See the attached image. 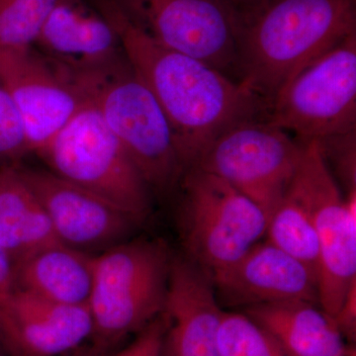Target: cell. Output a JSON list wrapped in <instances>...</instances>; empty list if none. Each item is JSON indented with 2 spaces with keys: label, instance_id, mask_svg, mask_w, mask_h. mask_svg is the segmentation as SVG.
I'll list each match as a JSON object with an SVG mask.
<instances>
[{
  "label": "cell",
  "instance_id": "1",
  "mask_svg": "<svg viewBox=\"0 0 356 356\" xmlns=\"http://www.w3.org/2000/svg\"><path fill=\"white\" fill-rule=\"evenodd\" d=\"M95 4L116 30L128 62L165 113L185 170L227 129L266 116V102L242 81L156 43L131 24L113 0H95Z\"/></svg>",
  "mask_w": 356,
  "mask_h": 356
},
{
  "label": "cell",
  "instance_id": "2",
  "mask_svg": "<svg viewBox=\"0 0 356 356\" xmlns=\"http://www.w3.org/2000/svg\"><path fill=\"white\" fill-rule=\"evenodd\" d=\"M356 33V0H270L241 27L238 77L269 103L304 67Z\"/></svg>",
  "mask_w": 356,
  "mask_h": 356
},
{
  "label": "cell",
  "instance_id": "3",
  "mask_svg": "<svg viewBox=\"0 0 356 356\" xmlns=\"http://www.w3.org/2000/svg\"><path fill=\"white\" fill-rule=\"evenodd\" d=\"M62 69L83 102L97 110L120 140L152 192L163 194L175 188L185 168L172 129L125 54L92 69Z\"/></svg>",
  "mask_w": 356,
  "mask_h": 356
},
{
  "label": "cell",
  "instance_id": "4",
  "mask_svg": "<svg viewBox=\"0 0 356 356\" xmlns=\"http://www.w3.org/2000/svg\"><path fill=\"white\" fill-rule=\"evenodd\" d=\"M172 259L158 238L125 241L93 255L92 348L108 353L163 313Z\"/></svg>",
  "mask_w": 356,
  "mask_h": 356
},
{
  "label": "cell",
  "instance_id": "5",
  "mask_svg": "<svg viewBox=\"0 0 356 356\" xmlns=\"http://www.w3.org/2000/svg\"><path fill=\"white\" fill-rule=\"evenodd\" d=\"M36 154L47 170L113 204L138 222L149 215L153 192L92 105L86 103Z\"/></svg>",
  "mask_w": 356,
  "mask_h": 356
},
{
  "label": "cell",
  "instance_id": "6",
  "mask_svg": "<svg viewBox=\"0 0 356 356\" xmlns=\"http://www.w3.org/2000/svg\"><path fill=\"white\" fill-rule=\"evenodd\" d=\"M178 184L185 257L208 275L235 264L266 236V212L221 178L189 168Z\"/></svg>",
  "mask_w": 356,
  "mask_h": 356
},
{
  "label": "cell",
  "instance_id": "7",
  "mask_svg": "<svg viewBox=\"0 0 356 356\" xmlns=\"http://www.w3.org/2000/svg\"><path fill=\"white\" fill-rule=\"evenodd\" d=\"M266 119L304 144L356 131V33L290 79Z\"/></svg>",
  "mask_w": 356,
  "mask_h": 356
},
{
  "label": "cell",
  "instance_id": "8",
  "mask_svg": "<svg viewBox=\"0 0 356 356\" xmlns=\"http://www.w3.org/2000/svg\"><path fill=\"white\" fill-rule=\"evenodd\" d=\"M291 185L310 213L317 233L318 302L334 318L356 286V191L343 195L318 140L306 143Z\"/></svg>",
  "mask_w": 356,
  "mask_h": 356
},
{
  "label": "cell",
  "instance_id": "9",
  "mask_svg": "<svg viewBox=\"0 0 356 356\" xmlns=\"http://www.w3.org/2000/svg\"><path fill=\"white\" fill-rule=\"evenodd\" d=\"M305 144L264 117L227 129L191 168L216 175L270 216L296 175Z\"/></svg>",
  "mask_w": 356,
  "mask_h": 356
},
{
  "label": "cell",
  "instance_id": "10",
  "mask_svg": "<svg viewBox=\"0 0 356 356\" xmlns=\"http://www.w3.org/2000/svg\"><path fill=\"white\" fill-rule=\"evenodd\" d=\"M126 19L170 50L238 81L241 21L222 0H113Z\"/></svg>",
  "mask_w": 356,
  "mask_h": 356
},
{
  "label": "cell",
  "instance_id": "11",
  "mask_svg": "<svg viewBox=\"0 0 356 356\" xmlns=\"http://www.w3.org/2000/svg\"><path fill=\"white\" fill-rule=\"evenodd\" d=\"M0 81L20 115L31 154L86 104L65 70L33 46L0 48Z\"/></svg>",
  "mask_w": 356,
  "mask_h": 356
},
{
  "label": "cell",
  "instance_id": "12",
  "mask_svg": "<svg viewBox=\"0 0 356 356\" xmlns=\"http://www.w3.org/2000/svg\"><path fill=\"white\" fill-rule=\"evenodd\" d=\"M23 179L43 206L58 242L86 254L125 242L139 224L113 204L47 168L18 163Z\"/></svg>",
  "mask_w": 356,
  "mask_h": 356
},
{
  "label": "cell",
  "instance_id": "13",
  "mask_svg": "<svg viewBox=\"0 0 356 356\" xmlns=\"http://www.w3.org/2000/svg\"><path fill=\"white\" fill-rule=\"evenodd\" d=\"M86 306L55 303L14 289L0 300V343L11 356H58L90 339Z\"/></svg>",
  "mask_w": 356,
  "mask_h": 356
},
{
  "label": "cell",
  "instance_id": "14",
  "mask_svg": "<svg viewBox=\"0 0 356 356\" xmlns=\"http://www.w3.org/2000/svg\"><path fill=\"white\" fill-rule=\"evenodd\" d=\"M209 277L217 297L229 306L318 301L317 275L267 240Z\"/></svg>",
  "mask_w": 356,
  "mask_h": 356
},
{
  "label": "cell",
  "instance_id": "15",
  "mask_svg": "<svg viewBox=\"0 0 356 356\" xmlns=\"http://www.w3.org/2000/svg\"><path fill=\"white\" fill-rule=\"evenodd\" d=\"M163 312L170 356H221L217 337L224 311L209 275L185 257L172 259Z\"/></svg>",
  "mask_w": 356,
  "mask_h": 356
},
{
  "label": "cell",
  "instance_id": "16",
  "mask_svg": "<svg viewBox=\"0 0 356 356\" xmlns=\"http://www.w3.org/2000/svg\"><path fill=\"white\" fill-rule=\"evenodd\" d=\"M33 47L65 69H92L124 56L113 26L84 0H57Z\"/></svg>",
  "mask_w": 356,
  "mask_h": 356
},
{
  "label": "cell",
  "instance_id": "17",
  "mask_svg": "<svg viewBox=\"0 0 356 356\" xmlns=\"http://www.w3.org/2000/svg\"><path fill=\"white\" fill-rule=\"evenodd\" d=\"M245 315L261 325L290 356H355L334 318L304 300L245 308Z\"/></svg>",
  "mask_w": 356,
  "mask_h": 356
},
{
  "label": "cell",
  "instance_id": "18",
  "mask_svg": "<svg viewBox=\"0 0 356 356\" xmlns=\"http://www.w3.org/2000/svg\"><path fill=\"white\" fill-rule=\"evenodd\" d=\"M93 255L57 242L14 264V289L69 306L88 307Z\"/></svg>",
  "mask_w": 356,
  "mask_h": 356
},
{
  "label": "cell",
  "instance_id": "19",
  "mask_svg": "<svg viewBox=\"0 0 356 356\" xmlns=\"http://www.w3.org/2000/svg\"><path fill=\"white\" fill-rule=\"evenodd\" d=\"M58 242L50 220L18 168H0V245L14 264L39 248Z\"/></svg>",
  "mask_w": 356,
  "mask_h": 356
},
{
  "label": "cell",
  "instance_id": "20",
  "mask_svg": "<svg viewBox=\"0 0 356 356\" xmlns=\"http://www.w3.org/2000/svg\"><path fill=\"white\" fill-rule=\"evenodd\" d=\"M267 241L317 275L320 247L310 213L291 184L267 222Z\"/></svg>",
  "mask_w": 356,
  "mask_h": 356
},
{
  "label": "cell",
  "instance_id": "21",
  "mask_svg": "<svg viewBox=\"0 0 356 356\" xmlns=\"http://www.w3.org/2000/svg\"><path fill=\"white\" fill-rule=\"evenodd\" d=\"M217 341L221 356H290L261 325L238 312H222Z\"/></svg>",
  "mask_w": 356,
  "mask_h": 356
},
{
  "label": "cell",
  "instance_id": "22",
  "mask_svg": "<svg viewBox=\"0 0 356 356\" xmlns=\"http://www.w3.org/2000/svg\"><path fill=\"white\" fill-rule=\"evenodd\" d=\"M57 0H0V48L33 46Z\"/></svg>",
  "mask_w": 356,
  "mask_h": 356
},
{
  "label": "cell",
  "instance_id": "23",
  "mask_svg": "<svg viewBox=\"0 0 356 356\" xmlns=\"http://www.w3.org/2000/svg\"><path fill=\"white\" fill-rule=\"evenodd\" d=\"M29 154L24 125L13 98L0 81V168L22 163Z\"/></svg>",
  "mask_w": 356,
  "mask_h": 356
},
{
  "label": "cell",
  "instance_id": "24",
  "mask_svg": "<svg viewBox=\"0 0 356 356\" xmlns=\"http://www.w3.org/2000/svg\"><path fill=\"white\" fill-rule=\"evenodd\" d=\"M318 143L334 177H339L348 192L356 191V131L331 136Z\"/></svg>",
  "mask_w": 356,
  "mask_h": 356
},
{
  "label": "cell",
  "instance_id": "25",
  "mask_svg": "<svg viewBox=\"0 0 356 356\" xmlns=\"http://www.w3.org/2000/svg\"><path fill=\"white\" fill-rule=\"evenodd\" d=\"M168 327L170 321L163 312L138 332L132 343L111 356H163Z\"/></svg>",
  "mask_w": 356,
  "mask_h": 356
},
{
  "label": "cell",
  "instance_id": "26",
  "mask_svg": "<svg viewBox=\"0 0 356 356\" xmlns=\"http://www.w3.org/2000/svg\"><path fill=\"white\" fill-rule=\"evenodd\" d=\"M334 322L344 339L350 343H355L356 334V286L351 288L344 300L343 307L336 317Z\"/></svg>",
  "mask_w": 356,
  "mask_h": 356
},
{
  "label": "cell",
  "instance_id": "27",
  "mask_svg": "<svg viewBox=\"0 0 356 356\" xmlns=\"http://www.w3.org/2000/svg\"><path fill=\"white\" fill-rule=\"evenodd\" d=\"M238 16L241 27L245 21L259 13L270 0H222Z\"/></svg>",
  "mask_w": 356,
  "mask_h": 356
},
{
  "label": "cell",
  "instance_id": "28",
  "mask_svg": "<svg viewBox=\"0 0 356 356\" xmlns=\"http://www.w3.org/2000/svg\"><path fill=\"white\" fill-rule=\"evenodd\" d=\"M13 262L0 245V300L6 298L14 290Z\"/></svg>",
  "mask_w": 356,
  "mask_h": 356
},
{
  "label": "cell",
  "instance_id": "29",
  "mask_svg": "<svg viewBox=\"0 0 356 356\" xmlns=\"http://www.w3.org/2000/svg\"><path fill=\"white\" fill-rule=\"evenodd\" d=\"M107 355H108V353H102V351L95 350V348L91 346L88 350L84 351V353L76 356H107Z\"/></svg>",
  "mask_w": 356,
  "mask_h": 356
},
{
  "label": "cell",
  "instance_id": "30",
  "mask_svg": "<svg viewBox=\"0 0 356 356\" xmlns=\"http://www.w3.org/2000/svg\"><path fill=\"white\" fill-rule=\"evenodd\" d=\"M0 356H2L1 355H0Z\"/></svg>",
  "mask_w": 356,
  "mask_h": 356
}]
</instances>
